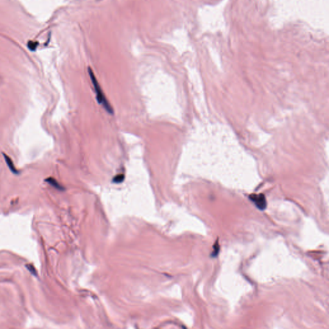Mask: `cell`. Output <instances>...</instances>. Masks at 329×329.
Masks as SVG:
<instances>
[{
	"mask_svg": "<svg viewBox=\"0 0 329 329\" xmlns=\"http://www.w3.org/2000/svg\"><path fill=\"white\" fill-rule=\"evenodd\" d=\"M88 71H89V77H90V78H91V81H92V83L93 84V86H94V88H95V90L96 95V96L97 101H98V102L100 104H102L103 105L105 110H106L109 113H110V114H113V109L111 107V105H110V104L109 103V102L107 101V99L105 98V96L104 93L102 91V89H101V87L99 85L98 81H97L96 77L95 76L93 71L91 70V69L89 68Z\"/></svg>",
	"mask_w": 329,
	"mask_h": 329,
	"instance_id": "cell-1",
	"label": "cell"
},
{
	"mask_svg": "<svg viewBox=\"0 0 329 329\" xmlns=\"http://www.w3.org/2000/svg\"><path fill=\"white\" fill-rule=\"evenodd\" d=\"M250 199L259 210H264L266 208L267 201L263 194H251Z\"/></svg>",
	"mask_w": 329,
	"mask_h": 329,
	"instance_id": "cell-2",
	"label": "cell"
},
{
	"mask_svg": "<svg viewBox=\"0 0 329 329\" xmlns=\"http://www.w3.org/2000/svg\"><path fill=\"white\" fill-rule=\"evenodd\" d=\"M3 156H4V158H5L7 165H8V166H9V168L11 170L12 172L14 173V174H18V171L17 170V169H15V166L13 163V160H11V158H10L9 156H8L7 155H6V154H3Z\"/></svg>",
	"mask_w": 329,
	"mask_h": 329,
	"instance_id": "cell-3",
	"label": "cell"
},
{
	"mask_svg": "<svg viewBox=\"0 0 329 329\" xmlns=\"http://www.w3.org/2000/svg\"><path fill=\"white\" fill-rule=\"evenodd\" d=\"M46 181L48 182L49 184H50L52 186H54V187H55V188H57V189H59V190H63V187H62V186L59 184V183H58L57 181L55 180V179L52 178V177H49V178L46 179Z\"/></svg>",
	"mask_w": 329,
	"mask_h": 329,
	"instance_id": "cell-4",
	"label": "cell"
},
{
	"mask_svg": "<svg viewBox=\"0 0 329 329\" xmlns=\"http://www.w3.org/2000/svg\"><path fill=\"white\" fill-rule=\"evenodd\" d=\"M124 178H125V176L124 174H120L113 177V182L115 183H121L124 180Z\"/></svg>",
	"mask_w": 329,
	"mask_h": 329,
	"instance_id": "cell-5",
	"label": "cell"
},
{
	"mask_svg": "<svg viewBox=\"0 0 329 329\" xmlns=\"http://www.w3.org/2000/svg\"><path fill=\"white\" fill-rule=\"evenodd\" d=\"M38 44V43H36V42L30 41L28 44V48H29L30 50L34 51L36 49V48H37Z\"/></svg>",
	"mask_w": 329,
	"mask_h": 329,
	"instance_id": "cell-6",
	"label": "cell"
},
{
	"mask_svg": "<svg viewBox=\"0 0 329 329\" xmlns=\"http://www.w3.org/2000/svg\"><path fill=\"white\" fill-rule=\"evenodd\" d=\"M213 248H214V250L212 254V257H213V256H216L219 251V246L218 244V242H215V246H213Z\"/></svg>",
	"mask_w": 329,
	"mask_h": 329,
	"instance_id": "cell-7",
	"label": "cell"
}]
</instances>
